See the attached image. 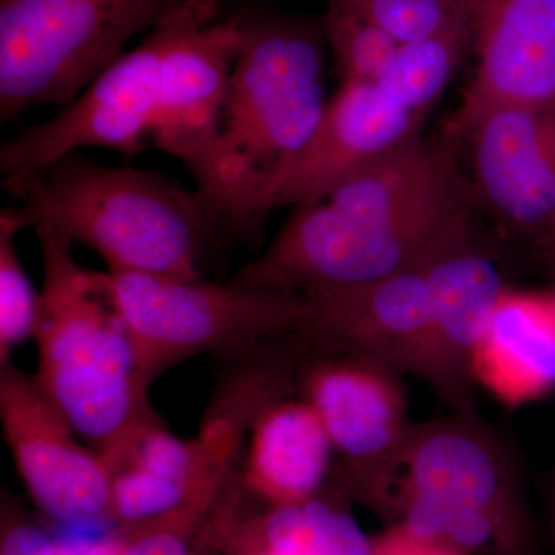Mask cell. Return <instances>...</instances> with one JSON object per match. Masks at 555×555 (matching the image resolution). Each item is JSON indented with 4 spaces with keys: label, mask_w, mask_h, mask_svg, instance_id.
Segmentation results:
<instances>
[{
    "label": "cell",
    "mask_w": 555,
    "mask_h": 555,
    "mask_svg": "<svg viewBox=\"0 0 555 555\" xmlns=\"http://www.w3.org/2000/svg\"><path fill=\"white\" fill-rule=\"evenodd\" d=\"M170 14L53 118L25 127L2 145L3 188L21 184L82 149L115 150L127 159L144 150L152 137Z\"/></svg>",
    "instance_id": "obj_10"
},
{
    "label": "cell",
    "mask_w": 555,
    "mask_h": 555,
    "mask_svg": "<svg viewBox=\"0 0 555 555\" xmlns=\"http://www.w3.org/2000/svg\"><path fill=\"white\" fill-rule=\"evenodd\" d=\"M0 420L17 473L46 516L62 525L108 517L104 460L80 443L36 378L11 361L0 367Z\"/></svg>",
    "instance_id": "obj_12"
},
{
    "label": "cell",
    "mask_w": 555,
    "mask_h": 555,
    "mask_svg": "<svg viewBox=\"0 0 555 555\" xmlns=\"http://www.w3.org/2000/svg\"><path fill=\"white\" fill-rule=\"evenodd\" d=\"M326 346V339L306 328L218 358L219 372L201 425L215 423L248 437L269 408L298 393L302 369Z\"/></svg>",
    "instance_id": "obj_20"
},
{
    "label": "cell",
    "mask_w": 555,
    "mask_h": 555,
    "mask_svg": "<svg viewBox=\"0 0 555 555\" xmlns=\"http://www.w3.org/2000/svg\"><path fill=\"white\" fill-rule=\"evenodd\" d=\"M185 0H0V119L75 100Z\"/></svg>",
    "instance_id": "obj_6"
},
{
    "label": "cell",
    "mask_w": 555,
    "mask_h": 555,
    "mask_svg": "<svg viewBox=\"0 0 555 555\" xmlns=\"http://www.w3.org/2000/svg\"><path fill=\"white\" fill-rule=\"evenodd\" d=\"M478 204L454 145L415 139L295 207L266 250L230 281L299 295L372 283L473 232Z\"/></svg>",
    "instance_id": "obj_1"
},
{
    "label": "cell",
    "mask_w": 555,
    "mask_h": 555,
    "mask_svg": "<svg viewBox=\"0 0 555 555\" xmlns=\"http://www.w3.org/2000/svg\"><path fill=\"white\" fill-rule=\"evenodd\" d=\"M438 339L452 366L467 377V363L500 299L502 270L473 232L441 247L423 262Z\"/></svg>",
    "instance_id": "obj_19"
},
{
    "label": "cell",
    "mask_w": 555,
    "mask_h": 555,
    "mask_svg": "<svg viewBox=\"0 0 555 555\" xmlns=\"http://www.w3.org/2000/svg\"><path fill=\"white\" fill-rule=\"evenodd\" d=\"M243 443L222 425H201L198 437L184 440L163 418L142 423L101 456L112 483L108 517L124 526L142 524L224 485Z\"/></svg>",
    "instance_id": "obj_15"
},
{
    "label": "cell",
    "mask_w": 555,
    "mask_h": 555,
    "mask_svg": "<svg viewBox=\"0 0 555 555\" xmlns=\"http://www.w3.org/2000/svg\"><path fill=\"white\" fill-rule=\"evenodd\" d=\"M452 127L465 144L478 203L517 228L555 222L554 115L463 98Z\"/></svg>",
    "instance_id": "obj_13"
},
{
    "label": "cell",
    "mask_w": 555,
    "mask_h": 555,
    "mask_svg": "<svg viewBox=\"0 0 555 555\" xmlns=\"http://www.w3.org/2000/svg\"><path fill=\"white\" fill-rule=\"evenodd\" d=\"M466 49V27L456 11L455 20L443 30L400 46L375 83L397 104L422 119L451 82Z\"/></svg>",
    "instance_id": "obj_21"
},
{
    "label": "cell",
    "mask_w": 555,
    "mask_h": 555,
    "mask_svg": "<svg viewBox=\"0 0 555 555\" xmlns=\"http://www.w3.org/2000/svg\"><path fill=\"white\" fill-rule=\"evenodd\" d=\"M393 369L334 345L310 358L298 393L315 409L339 456V494L398 520V469L412 425Z\"/></svg>",
    "instance_id": "obj_7"
},
{
    "label": "cell",
    "mask_w": 555,
    "mask_h": 555,
    "mask_svg": "<svg viewBox=\"0 0 555 555\" xmlns=\"http://www.w3.org/2000/svg\"><path fill=\"white\" fill-rule=\"evenodd\" d=\"M20 224L10 208L0 215V366L38 331L42 295L36 292L14 246Z\"/></svg>",
    "instance_id": "obj_23"
},
{
    "label": "cell",
    "mask_w": 555,
    "mask_h": 555,
    "mask_svg": "<svg viewBox=\"0 0 555 555\" xmlns=\"http://www.w3.org/2000/svg\"><path fill=\"white\" fill-rule=\"evenodd\" d=\"M0 555H56V542L39 526L14 524L3 531Z\"/></svg>",
    "instance_id": "obj_27"
},
{
    "label": "cell",
    "mask_w": 555,
    "mask_h": 555,
    "mask_svg": "<svg viewBox=\"0 0 555 555\" xmlns=\"http://www.w3.org/2000/svg\"><path fill=\"white\" fill-rule=\"evenodd\" d=\"M5 190L21 199L10 211L22 230L47 225L96 251L108 270L203 280L229 238L198 189L156 171L102 166L79 152Z\"/></svg>",
    "instance_id": "obj_2"
},
{
    "label": "cell",
    "mask_w": 555,
    "mask_h": 555,
    "mask_svg": "<svg viewBox=\"0 0 555 555\" xmlns=\"http://www.w3.org/2000/svg\"><path fill=\"white\" fill-rule=\"evenodd\" d=\"M224 0H185L170 14L152 137L181 160L206 195L217 164L230 76L243 39L238 14L219 21Z\"/></svg>",
    "instance_id": "obj_9"
},
{
    "label": "cell",
    "mask_w": 555,
    "mask_h": 555,
    "mask_svg": "<svg viewBox=\"0 0 555 555\" xmlns=\"http://www.w3.org/2000/svg\"><path fill=\"white\" fill-rule=\"evenodd\" d=\"M547 526H550L551 550H553L555 555V491L550 503V517H547Z\"/></svg>",
    "instance_id": "obj_29"
},
{
    "label": "cell",
    "mask_w": 555,
    "mask_h": 555,
    "mask_svg": "<svg viewBox=\"0 0 555 555\" xmlns=\"http://www.w3.org/2000/svg\"><path fill=\"white\" fill-rule=\"evenodd\" d=\"M224 486L204 489L184 505L164 516L129 525L127 535L119 537V555H193V534L204 514L217 503Z\"/></svg>",
    "instance_id": "obj_24"
},
{
    "label": "cell",
    "mask_w": 555,
    "mask_h": 555,
    "mask_svg": "<svg viewBox=\"0 0 555 555\" xmlns=\"http://www.w3.org/2000/svg\"><path fill=\"white\" fill-rule=\"evenodd\" d=\"M305 297L312 308L310 331L338 349L422 379L454 414L477 415L469 379L452 366L438 339L423 264Z\"/></svg>",
    "instance_id": "obj_8"
},
{
    "label": "cell",
    "mask_w": 555,
    "mask_h": 555,
    "mask_svg": "<svg viewBox=\"0 0 555 555\" xmlns=\"http://www.w3.org/2000/svg\"><path fill=\"white\" fill-rule=\"evenodd\" d=\"M243 39L230 76L214 182L206 198L229 238L261 236L255 208L278 171L308 145L327 108L323 17L238 14Z\"/></svg>",
    "instance_id": "obj_3"
},
{
    "label": "cell",
    "mask_w": 555,
    "mask_h": 555,
    "mask_svg": "<svg viewBox=\"0 0 555 555\" xmlns=\"http://www.w3.org/2000/svg\"><path fill=\"white\" fill-rule=\"evenodd\" d=\"M476 75L465 100L555 116V0H455Z\"/></svg>",
    "instance_id": "obj_16"
},
{
    "label": "cell",
    "mask_w": 555,
    "mask_h": 555,
    "mask_svg": "<svg viewBox=\"0 0 555 555\" xmlns=\"http://www.w3.org/2000/svg\"><path fill=\"white\" fill-rule=\"evenodd\" d=\"M323 25L341 83L377 82L401 46L377 25L334 3H327Z\"/></svg>",
    "instance_id": "obj_22"
},
{
    "label": "cell",
    "mask_w": 555,
    "mask_h": 555,
    "mask_svg": "<svg viewBox=\"0 0 555 555\" xmlns=\"http://www.w3.org/2000/svg\"><path fill=\"white\" fill-rule=\"evenodd\" d=\"M334 447L308 401H280L248 433L243 480L272 506L294 505L320 495L332 473Z\"/></svg>",
    "instance_id": "obj_18"
},
{
    "label": "cell",
    "mask_w": 555,
    "mask_h": 555,
    "mask_svg": "<svg viewBox=\"0 0 555 555\" xmlns=\"http://www.w3.org/2000/svg\"><path fill=\"white\" fill-rule=\"evenodd\" d=\"M104 281L149 385L189 358L235 356L312 323L305 295L122 270Z\"/></svg>",
    "instance_id": "obj_5"
},
{
    "label": "cell",
    "mask_w": 555,
    "mask_h": 555,
    "mask_svg": "<svg viewBox=\"0 0 555 555\" xmlns=\"http://www.w3.org/2000/svg\"><path fill=\"white\" fill-rule=\"evenodd\" d=\"M372 555H463L436 540L414 534L396 521L377 537H372Z\"/></svg>",
    "instance_id": "obj_26"
},
{
    "label": "cell",
    "mask_w": 555,
    "mask_h": 555,
    "mask_svg": "<svg viewBox=\"0 0 555 555\" xmlns=\"http://www.w3.org/2000/svg\"><path fill=\"white\" fill-rule=\"evenodd\" d=\"M56 542V555H119V537L96 542Z\"/></svg>",
    "instance_id": "obj_28"
},
{
    "label": "cell",
    "mask_w": 555,
    "mask_h": 555,
    "mask_svg": "<svg viewBox=\"0 0 555 555\" xmlns=\"http://www.w3.org/2000/svg\"><path fill=\"white\" fill-rule=\"evenodd\" d=\"M420 124L377 83H341L308 145L262 192L255 208L259 225L275 208L323 198L350 175L415 141Z\"/></svg>",
    "instance_id": "obj_14"
},
{
    "label": "cell",
    "mask_w": 555,
    "mask_h": 555,
    "mask_svg": "<svg viewBox=\"0 0 555 555\" xmlns=\"http://www.w3.org/2000/svg\"><path fill=\"white\" fill-rule=\"evenodd\" d=\"M418 495L491 518L513 555H540L524 478L502 438L477 415L412 426L400 469L397 503Z\"/></svg>",
    "instance_id": "obj_11"
},
{
    "label": "cell",
    "mask_w": 555,
    "mask_h": 555,
    "mask_svg": "<svg viewBox=\"0 0 555 555\" xmlns=\"http://www.w3.org/2000/svg\"><path fill=\"white\" fill-rule=\"evenodd\" d=\"M467 377L509 409L555 392V297L506 291L470 353Z\"/></svg>",
    "instance_id": "obj_17"
},
{
    "label": "cell",
    "mask_w": 555,
    "mask_h": 555,
    "mask_svg": "<svg viewBox=\"0 0 555 555\" xmlns=\"http://www.w3.org/2000/svg\"><path fill=\"white\" fill-rule=\"evenodd\" d=\"M377 25L398 43L429 38L456 16L455 0H326Z\"/></svg>",
    "instance_id": "obj_25"
},
{
    "label": "cell",
    "mask_w": 555,
    "mask_h": 555,
    "mask_svg": "<svg viewBox=\"0 0 555 555\" xmlns=\"http://www.w3.org/2000/svg\"><path fill=\"white\" fill-rule=\"evenodd\" d=\"M33 230L43 266L35 378L83 444L102 456L131 429L160 416L150 404V385L104 273L79 266L73 244L53 229Z\"/></svg>",
    "instance_id": "obj_4"
},
{
    "label": "cell",
    "mask_w": 555,
    "mask_h": 555,
    "mask_svg": "<svg viewBox=\"0 0 555 555\" xmlns=\"http://www.w3.org/2000/svg\"><path fill=\"white\" fill-rule=\"evenodd\" d=\"M217 547H214L211 545H198L196 546L195 554L193 555H217Z\"/></svg>",
    "instance_id": "obj_30"
}]
</instances>
